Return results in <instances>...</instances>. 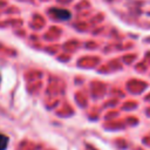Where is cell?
<instances>
[{"mask_svg": "<svg viewBox=\"0 0 150 150\" xmlns=\"http://www.w3.org/2000/svg\"><path fill=\"white\" fill-rule=\"evenodd\" d=\"M8 144V137L4 134H0V150H6Z\"/></svg>", "mask_w": 150, "mask_h": 150, "instance_id": "7a4b0ae2", "label": "cell"}, {"mask_svg": "<svg viewBox=\"0 0 150 150\" xmlns=\"http://www.w3.org/2000/svg\"><path fill=\"white\" fill-rule=\"evenodd\" d=\"M50 13L57 16L61 20H67L70 18V13L66 9H59V8H50Z\"/></svg>", "mask_w": 150, "mask_h": 150, "instance_id": "6da1fadb", "label": "cell"}]
</instances>
